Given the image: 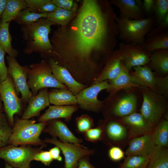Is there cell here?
<instances>
[{
    "instance_id": "1",
    "label": "cell",
    "mask_w": 168,
    "mask_h": 168,
    "mask_svg": "<svg viewBox=\"0 0 168 168\" xmlns=\"http://www.w3.org/2000/svg\"><path fill=\"white\" fill-rule=\"evenodd\" d=\"M116 17L108 1L84 0L69 29L61 26L54 31L51 57L58 64L66 57L87 61L93 53L108 59L119 34Z\"/></svg>"
},
{
    "instance_id": "2",
    "label": "cell",
    "mask_w": 168,
    "mask_h": 168,
    "mask_svg": "<svg viewBox=\"0 0 168 168\" xmlns=\"http://www.w3.org/2000/svg\"><path fill=\"white\" fill-rule=\"evenodd\" d=\"M53 25L55 24L46 18H42L36 22L21 26L22 37L26 42L24 53H38L42 58L51 57L52 47L49 34Z\"/></svg>"
},
{
    "instance_id": "3",
    "label": "cell",
    "mask_w": 168,
    "mask_h": 168,
    "mask_svg": "<svg viewBox=\"0 0 168 168\" xmlns=\"http://www.w3.org/2000/svg\"><path fill=\"white\" fill-rule=\"evenodd\" d=\"M47 122L36 123L33 119H14L8 144L15 146L32 145L46 147V144L40 136L46 126Z\"/></svg>"
},
{
    "instance_id": "4",
    "label": "cell",
    "mask_w": 168,
    "mask_h": 168,
    "mask_svg": "<svg viewBox=\"0 0 168 168\" xmlns=\"http://www.w3.org/2000/svg\"><path fill=\"white\" fill-rule=\"evenodd\" d=\"M115 21L119 39L124 43L136 45L145 41V37L156 22V18L152 16L141 20H133L116 16Z\"/></svg>"
},
{
    "instance_id": "5",
    "label": "cell",
    "mask_w": 168,
    "mask_h": 168,
    "mask_svg": "<svg viewBox=\"0 0 168 168\" xmlns=\"http://www.w3.org/2000/svg\"><path fill=\"white\" fill-rule=\"evenodd\" d=\"M27 84L31 90L32 96H36L39 91L48 87L68 89L53 75L50 66L47 61L43 59L39 63L27 66Z\"/></svg>"
},
{
    "instance_id": "6",
    "label": "cell",
    "mask_w": 168,
    "mask_h": 168,
    "mask_svg": "<svg viewBox=\"0 0 168 168\" xmlns=\"http://www.w3.org/2000/svg\"><path fill=\"white\" fill-rule=\"evenodd\" d=\"M138 89L143 97L140 113L154 129L167 110L168 98L148 88L142 87Z\"/></svg>"
},
{
    "instance_id": "7",
    "label": "cell",
    "mask_w": 168,
    "mask_h": 168,
    "mask_svg": "<svg viewBox=\"0 0 168 168\" xmlns=\"http://www.w3.org/2000/svg\"><path fill=\"white\" fill-rule=\"evenodd\" d=\"M43 148L8 144L0 148V158L13 168H30V163L34 156Z\"/></svg>"
},
{
    "instance_id": "8",
    "label": "cell",
    "mask_w": 168,
    "mask_h": 168,
    "mask_svg": "<svg viewBox=\"0 0 168 168\" xmlns=\"http://www.w3.org/2000/svg\"><path fill=\"white\" fill-rule=\"evenodd\" d=\"M0 96L3 103L5 114L12 127L14 123V115L20 113L22 104L21 99L17 96L13 80L8 74L5 80L0 81Z\"/></svg>"
},
{
    "instance_id": "9",
    "label": "cell",
    "mask_w": 168,
    "mask_h": 168,
    "mask_svg": "<svg viewBox=\"0 0 168 168\" xmlns=\"http://www.w3.org/2000/svg\"><path fill=\"white\" fill-rule=\"evenodd\" d=\"M43 141L58 147L64 157V168H77L79 159L82 156L95 154L94 149H89L81 144L62 142L57 138H46Z\"/></svg>"
},
{
    "instance_id": "10",
    "label": "cell",
    "mask_w": 168,
    "mask_h": 168,
    "mask_svg": "<svg viewBox=\"0 0 168 168\" xmlns=\"http://www.w3.org/2000/svg\"><path fill=\"white\" fill-rule=\"evenodd\" d=\"M119 46L121 60L129 72L134 67L147 65L149 62L150 53L145 50L142 44L133 45L122 42Z\"/></svg>"
},
{
    "instance_id": "11",
    "label": "cell",
    "mask_w": 168,
    "mask_h": 168,
    "mask_svg": "<svg viewBox=\"0 0 168 168\" xmlns=\"http://www.w3.org/2000/svg\"><path fill=\"white\" fill-rule=\"evenodd\" d=\"M6 59L8 73L13 80L17 94L20 93L23 101L28 102L32 94L27 84V66H21L15 57L8 55Z\"/></svg>"
},
{
    "instance_id": "12",
    "label": "cell",
    "mask_w": 168,
    "mask_h": 168,
    "mask_svg": "<svg viewBox=\"0 0 168 168\" xmlns=\"http://www.w3.org/2000/svg\"><path fill=\"white\" fill-rule=\"evenodd\" d=\"M124 89V92L115 96L113 104L107 112V118L111 115L122 118L135 112L138 99L135 89Z\"/></svg>"
},
{
    "instance_id": "13",
    "label": "cell",
    "mask_w": 168,
    "mask_h": 168,
    "mask_svg": "<svg viewBox=\"0 0 168 168\" xmlns=\"http://www.w3.org/2000/svg\"><path fill=\"white\" fill-rule=\"evenodd\" d=\"M109 86V83L105 81L84 89L76 96L77 104L85 110L94 112L100 111L104 104L103 102L98 100V95L101 91L107 90Z\"/></svg>"
},
{
    "instance_id": "14",
    "label": "cell",
    "mask_w": 168,
    "mask_h": 168,
    "mask_svg": "<svg viewBox=\"0 0 168 168\" xmlns=\"http://www.w3.org/2000/svg\"><path fill=\"white\" fill-rule=\"evenodd\" d=\"M118 122L129 127V138L152 133L153 128L147 122L140 113L136 112L120 118Z\"/></svg>"
},
{
    "instance_id": "15",
    "label": "cell",
    "mask_w": 168,
    "mask_h": 168,
    "mask_svg": "<svg viewBox=\"0 0 168 168\" xmlns=\"http://www.w3.org/2000/svg\"><path fill=\"white\" fill-rule=\"evenodd\" d=\"M43 132L49 133L53 137L58 138L63 142L81 144L83 140L75 136L66 124L59 119L47 121V124Z\"/></svg>"
},
{
    "instance_id": "16",
    "label": "cell",
    "mask_w": 168,
    "mask_h": 168,
    "mask_svg": "<svg viewBox=\"0 0 168 168\" xmlns=\"http://www.w3.org/2000/svg\"><path fill=\"white\" fill-rule=\"evenodd\" d=\"M156 146L152 133L132 138L125 152L127 156H150Z\"/></svg>"
},
{
    "instance_id": "17",
    "label": "cell",
    "mask_w": 168,
    "mask_h": 168,
    "mask_svg": "<svg viewBox=\"0 0 168 168\" xmlns=\"http://www.w3.org/2000/svg\"><path fill=\"white\" fill-rule=\"evenodd\" d=\"M48 62L54 77L65 85L74 95L76 96L86 87V86L76 81L65 67L59 64L53 58H49Z\"/></svg>"
},
{
    "instance_id": "18",
    "label": "cell",
    "mask_w": 168,
    "mask_h": 168,
    "mask_svg": "<svg viewBox=\"0 0 168 168\" xmlns=\"http://www.w3.org/2000/svg\"><path fill=\"white\" fill-rule=\"evenodd\" d=\"M99 124L103 130L102 140L108 145L112 146L114 142L122 140L127 136L125 126L113 119L106 118L105 120L100 121Z\"/></svg>"
},
{
    "instance_id": "19",
    "label": "cell",
    "mask_w": 168,
    "mask_h": 168,
    "mask_svg": "<svg viewBox=\"0 0 168 168\" xmlns=\"http://www.w3.org/2000/svg\"><path fill=\"white\" fill-rule=\"evenodd\" d=\"M109 2L119 8L121 13L120 17L133 20L146 18L140 0H112Z\"/></svg>"
},
{
    "instance_id": "20",
    "label": "cell",
    "mask_w": 168,
    "mask_h": 168,
    "mask_svg": "<svg viewBox=\"0 0 168 168\" xmlns=\"http://www.w3.org/2000/svg\"><path fill=\"white\" fill-rule=\"evenodd\" d=\"M28 103L21 119H30L38 116L41 110L49 105V92L47 88L40 90L36 96H32Z\"/></svg>"
},
{
    "instance_id": "21",
    "label": "cell",
    "mask_w": 168,
    "mask_h": 168,
    "mask_svg": "<svg viewBox=\"0 0 168 168\" xmlns=\"http://www.w3.org/2000/svg\"><path fill=\"white\" fill-rule=\"evenodd\" d=\"M122 64L118 50L114 51L106 61L105 67L92 84L115 78L121 72Z\"/></svg>"
},
{
    "instance_id": "22",
    "label": "cell",
    "mask_w": 168,
    "mask_h": 168,
    "mask_svg": "<svg viewBox=\"0 0 168 168\" xmlns=\"http://www.w3.org/2000/svg\"><path fill=\"white\" fill-rule=\"evenodd\" d=\"M129 72L133 81L139 86L156 92L157 74L147 65L134 67Z\"/></svg>"
},
{
    "instance_id": "23",
    "label": "cell",
    "mask_w": 168,
    "mask_h": 168,
    "mask_svg": "<svg viewBox=\"0 0 168 168\" xmlns=\"http://www.w3.org/2000/svg\"><path fill=\"white\" fill-rule=\"evenodd\" d=\"M78 109L76 105L49 106L45 112L39 117L37 121L42 122L63 118L68 122L71 120L73 113Z\"/></svg>"
},
{
    "instance_id": "24",
    "label": "cell",
    "mask_w": 168,
    "mask_h": 168,
    "mask_svg": "<svg viewBox=\"0 0 168 168\" xmlns=\"http://www.w3.org/2000/svg\"><path fill=\"white\" fill-rule=\"evenodd\" d=\"M129 72L123 63L122 69L119 74L115 78L110 81L109 87L107 90L110 93V96L122 90L142 87L133 81Z\"/></svg>"
},
{
    "instance_id": "25",
    "label": "cell",
    "mask_w": 168,
    "mask_h": 168,
    "mask_svg": "<svg viewBox=\"0 0 168 168\" xmlns=\"http://www.w3.org/2000/svg\"><path fill=\"white\" fill-rule=\"evenodd\" d=\"M147 65L160 76L168 75V49H159L150 53V61Z\"/></svg>"
},
{
    "instance_id": "26",
    "label": "cell",
    "mask_w": 168,
    "mask_h": 168,
    "mask_svg": "<svg viewBox=\"0 0 168 168\" xmlns=\"http://www.w3.org/2000/svg\"><path fill=\"white\" fill-rule=\"evenodd\" d=\"M50 103L56 105H76L77 102L76 96L69 90L56 88L49 92Z\"/></svg>"
},
{
    "instance_id": "27",
    "label": "cell",
    "mask_w": 168,
    "mask_h": 168,
    "mask_svg": "<svg viewBox=\"0 0 168 168\" xmlns=\"http://www.w3.org/2000/svg\"><path fill=\"white\" fill-rule=\"evenodd\" d=\"M27 8L25 0H7L1 21L11 22L16 18L21 11Z\"/></svg>"
},
{
    "instance_id": "28",
    "label": "cell",
    "mask_w": 168,
    "mask_h": 168,
    "mask_svg": "<svg viewBox=\"0 0 168 168\" xmlns=\"http://www.w3.org/2000/svg\"><path fill=\"white\" fill-rule=\"evenodd\" d=\"M142 44L149 53L159 49H168V31L147 38Z\"/></svg>"
},
{
    "instance_id": "29",
    "label": "cell",
    "mask_w": 168,
    "mask_h": 168,
    "mask_svg": "<svg viewBox=\"0 0 168 168\" xmlns=\"http://www.w3.org/2000/svg\"><path fill=\"white\" fill-rule=\"evenodd\" d=\"M10 23L0 22V46L5 53L16 58L18 54V52L12 45V37L9 30Z\"/></svg>"
},
{
    "instance_id": "30",
    "label": "cell",
    "mask_w": 168,
    "mask_h": 168,
    "mask_svg": "<svg viewBox=\"0 0 168 168\" xmlns=\"http://www.w3.org/2000/svg\"><path fill=\"white\" fill-rule=\"evenodd\" d=\"M146 168H168V150L167 147L156 146L149 157Z\"/></svg>"
},
{
    "instance_id": "31",
    "label": "cell",
    "mask_w": 168,
    "mask_h": 168,
    "mask_svg": "<svg viewBox=\"0 0 168 168\" xmlns=\"http://www.w3.org/2000/svg\"><path fill=\"white\" fill-rule=\"evenodd\" d=\"M154 129L152 134L156 146L167 147L168 145V121L161 119Z\"/></svg>"
},
{
    "instance_id": "32",
    "label": "cell",
    "mask_w": 168,
    "mask_h": 168,
    "mask_svg": "<svg viewBox=\"0 0 168 168\" xmlns=\"http://www.w3.org/2000/svg\"><path fill=\"white\" fill-rule=\"evenodd\" d=\"M75 12L59 8L55 11L48 13L46 18L55 25H66L74 16Z\"/></svg>"
},
{
    "instance_id": "33",
    "label": "cell",
    "mask_w": 168,
    "mask_h": 168,
    "mask_svg": "<svg viewBox=\"0 0 168 168\" xmlns=\"http://www.w3.org/2000/svg\"><path fill=\"white\" fill-rule=\"evenodd\" d=\"M48 13H38L30 11L27 8L21 11L14 21L21 26L37 21L42 18H46Z\"/></svg>"
},
{
    "instance_id": "34",
    "label": "cell",
    "mask_w": 168,
    "mask_h": 168,
    "mask_svg": "<svg viewBox=\"0 0 168 168\" xmlns=\"http://www.w3.org/2000/svg\"><path fill=\"white\" fill-rule=\"evenodd\" d=\"M149 160V158L146 156H127L117 168H146Z\"/></svg>"
},
{
    "instance_id": "35",
    "label": "cell",
    "mask_w": 168,
    "mask_h": 168,
    "mask_svg": "<svg viewBox=\"0 0 168 168\" xmlns=\"http://www.w3.org/2000/svg\"><path fill=\"white\" fill-rule=\"evenodd\" d=\"M12 130L6 114H0V148L8 144Z\"/></svg>"
},
{
    "instance_id": "36",
    "label": "cell",
    "mask_w": 168,
    "mask_h": 168,
    "mask_svg": "<svg viewBox=\"0 0 168 168\" xmlns=\"http://www.w3.org/2000/svg\"><path fill=\"white\" fill-rule=\"evenodd\" d=\"M153 11L156 16V22L159 24L162 22L168 16V0H155Z\"/></svg>"
},
{
    "instance_id": "37",
    "label": "cell",
    "mask_w": 168,
    "mask_h": 168,
    "mask_svg": "<svg viewBox=\"0 0 168 168\" xmlns=\"http://www.w3.org/2000/svg\"><path fill=\"white\" fill-rule=\"evenodd\" d=\"M75 125L77 132L83 134L88 130L93 128L94 124L91 117L86 114H83L76 118Z\"/></svg>"
},
{
    "instance_id": "38",
    "label": "cell",
    "mask_w": 168,
    "mask_h": 168,
    "mask_svg": "<svg viewBox=\"0 0 168 168\" xmlns=\"http://www.w3.org/2000/svg\"><path fill=\"white\" fill-rule=\"evenodd\" d=\"M83 134L86 140L91 142H96L102 139L103 128L102 126L99 124L98 126L88 130Z\"/></svg>"
},
{
    "instance_id": "39",
    "label": "cell",
    "mask_w": 168,
    "mask_h": 168,
    "mask_svg": "<svg viewBox=\"0 0 168 168\" xmlns=\"http://www.w3.org/2000/svg\"><path fill=\"white\" fill-rule=\"evenodd\" d=\"M156 92L168 97V75L161 76L157 74Z\"/></svg>"
},
{
    "instance_id": "40",
    "label": "cell",
    "mask_w": 168,
    "mask_h": 168,
    "mask_svg": "<svg viewBox=\"0 0 168 168\" xmlns=\"http://www.w3.org/2000/svg\"><path fill=\"white\" fill-rule=\"evenodd\" d=\"M125 153L119 147L112 146L108 150V155L110 159L114 162H118L124 158Z\"/></svg>"
},
{
    "instance_id": "41",
    "label": "cell",
    "mask_w": 168,
    "mask_h": 168,
    "mask_svg": "<svg viewBox=\"0 0 168 168\" xmlns=\"http://www.w3.org/2000/svg\"><path fill=\"white\" fill-rule=\"evenodd\" d=\"M51 2L60 8L75 12L77 4L72 0H52Z\"/></svg>"
},
{
    "instance_id": "42",
    "label": "cell",
    "mask_w": 168,
    "mask_h": 168,
    "mask_svg": "<svg viewBox=\"0 0 168 168\" xmlns=\"http://www.w3.org/2000/svg\"><path fill=\"white\" fill-rule=\"evenodd\" d=\"M33 160L40 161L45 166H48L53 159L49 151H43L42 150L35 155Z\"/></svg>"
},
{
    "instance_id": "43",
    "label": "cell",
    "mask_w": 168,
    "mask_h": 168,
    "mask_svg": "<svg viewBox=\"0 0 168 168\" xmlns=\"http://www.w3.org/2000/svg\"><path fill=\"white\" fill-rule=\"evenodd\" d=\"M49 0H25L27 8L30 11L38 13L42 6Z\"/></svg>"
},
{
    "instance_id": "44",
    "label": "cell",
    "mask_w": 168,
    "mask_h": 168,
    "mask_svg": "<svg viewBox=\"0 0 168 168\" xmlns=\"http://www.w3.org/2000/svg\"><path fill=\"white\" fill-rule=\"evenodd\" d=\"M5 53L0 46V81L5 80L8 75L7 67L5 61Z\"/></svg>"
},
{
    "instance_id": "45",
    "label": "cell",
    "mask_w": 168,
    "mask_h": 168,
    "mask_svg": "<svg viewBox=\"0 0 168 168\" xmlns=\"http://www.w3.org/2000/svg\"><path fill=\"white\" fill-rule=\"evenodd\" d=\"M168 28V16L158 26L150 31L146 35L147 38L156 35L167 31Z\"/></svg>"
},
{
    "instance_id": "46",
    "label": "cell",
    "mask_w": 168,
    "mask_h": 168,
    "mask_svg": "<svg viewBox=\"0 0 168 168\" xmlns=\"http://www.w3.org/2000/svg\"><path fill=\"white\" fill-rule=\"evenodd\" d=\"M59 7L53 3L51 2V0H49L42 6L38 13L52 12L55 11Z\"/></svg>"
},
{
    "instance_id": "47",
    "label": "cell",
    "mask_w": 168,
    "mask_h": 168,
    "mask_svg": "<svg viewBox=\"0 0 168 168\" xmlns=\"http://www.w3.org/2000/svg\"><path fill=\"white\" fill-rule=\"evenodd\" d=\"M77 168H96L90 162L89 155L82 157L79 160Z\"/></svg>"
},
{
    "instance_id": "48",
    "label": "cell",
    "mask_w": 168,
    "mask_h": 168,
    "mask_svg": "<svg viewBox=\"0 0 168 168\" xmlns=\"http://www.w3.org/2000/svg\"><path fill=\"white\" fill-rule=\"evenodd\" d=\"M155 0H144L142 7L144 12L150 13L153 11Z\"/></svg>"
},
{
    "instance_id": "49",
    "label": "cell",
    "mask_w": 168,
    "mask_h": 168,
    "mask_svg": "<svg viewBox=\"0 0 168 168\" xmlns=\"http://www.w3.org/2000/svg\"><path fill=\"white\" fill-rule=\"evenodd\" d=\"M49 152L53 160L59 161H62V157L60 154L61 150L58 147L55 146V147L49 149Z\"/></svg>"
},
{
    "instance_id": "50",
    "label": "cell",
    "mask_w": 168,
    "mask_h": 168,
    "mask_svg": "<svg viewBox=\"0 0 168 168\" xmlns=\"http://www.w3.org/2000/svg\"><path fill=\"white\" fill-rule=\"evenodd\" d=\"M7 0H0V22L1 17L4 10Z\"/></svg>"
},
{
    "instance_id": "51",
    "label": "cell",
    "mask_w": 168,
    "mask_h": 168,
    "mask_svg": "<svg viewBox=\"0 0 168 168\" xmlns=\"http://www.w3.org/2000/svg\"><path fill=\"white\" fill-rule=\"evenodd\" d=\"M1 99L0 96V114L2 113V104L1 103Z\"/></svg>"
},
{
    "instance_id": "52",
    "label": "cell",
    "mask_w": 168,
    "mask_h": 168,
    "mask_svg": "<svg viewBox=\"0 0 168 168\" xmlns=\"http://www.w3.org/2000/svg\"><path fill=\"white\" fill-rule=\"evenodd\" d=\"M5 168H13L7 163L5 162Z\"/></svg>"
}]
</instances>
